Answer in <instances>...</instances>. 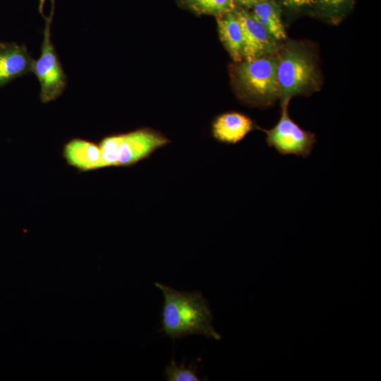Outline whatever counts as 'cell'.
<instances>
[{"label":"cell","instance_id":"obj_1","mask_svg":"<svg viewBox=\"0 0 381 381\" xmlns=\"http://www.w3.org/2000/svg\"><path fill=\"white\" fill-rule=\"evenodd\" d=\"M164 296L162 313V331L175 339L190 334H201L216 340L221 335L212 325V315L207 301L198 291L174 289L156 282Z\"/></svg>","mask_w":381,"mask_h":381},{"label":"cell","instance_id":"obj_2","mask_svg":"<svg viewBox=\"0 0 381 381\" xmlns=\"http://www.w3.org/2000/svg\"><path fill=\"white\" fill-rule=\"evenodd\" d=\"M277 73L282 109L287 108L292 97L313 85L317 76L308 56L295 47H287L278 58Z\"/></svg>","mask_w":381,"mask_h":381},{"label":"cell","instance_id":"obj_3","mask_svg":"<svg viewBox=\"0 0 381 381\" xmlns=\"http://www.w3.org/2000/svg\"><path fill=\"white\" fill-rule=\"evenodd\" d=\"M277 61L278 59L263 56L245 61L237 68V78L245 92L265 105L280 97Z\"/></svg>","mask_w":381,"mask_h":381},{"label":"cell","instance_id":"obj_4","mask_svg":"<svg viewBox=\"0 0 381 381\" xmlns=\"http://www.w3.org/2000/svg\"><path fill=\"white\" fill-rule=\"evenodd\" d=\"M167 143L166 138L149 130H138L105 138L106 146L115 166L133 164Z\"/></svg>","mask_w":381,"mask_h":381},{"label":"cell","instance_id":"obj_5","mask_svg":"<svg viewBox=\"0 0 381 381\" xmlns=\"http://www.w3.org/2000/svg\"><path fill=\"white\" fill-rule=\"evenodd\" d=\"M266 133V143L280 155H294L308 157L316 143L315 133L305 131L289 115L287 108L282 109L279 120Z\"/></svg>","mask_w":381,"mask_h":381},{"label":"cell","instance_id":"obj_6","mask_svg":"<svg viewBox=\"0 0 381 381\" xmlns=\"http://www.w3.org/2000/svg\"><path fill=\"white\" fill-rule=\"evenodd\" d=\"M51 20L52 16L46 19L41 54L33 68L40 84V98L44 103L57 98L66 84V75L51 40Z\"/></svg>","mask_w":381,"mask_h":381},{"label":"cell","instance_id":"obj_7","mask_svg":"<svg viewBox=\"0 0 381 381\" xmlns=\"http://www.w3.org/2000/svg\"><path fill=\"white\" fill-rule=\"evenodd\" d=\"M235 16L241 28L243 57L246 61L263 57L276 50V40L253 15L238 11Z\"/></svg>","mask_w":381,"mask_h":381},{"label":"cell","instance_id":"obj_8","mask_svg":"<svg viewBox=\"0 0 381 381\" xmlns=\"http://www.w3.org/2000/svg\"><path fill=\"white\" fill-rule=\"evenodd\" d=\"M35 61L24 46L4 44L0 49V87L17 77L33 72Z\"/></svg>","mask_w":381,"mask_h":381},{"label":"cell","instance_id":"obj_9","mask_svg":"<svg viewBox=\"0 0 381 381\" xmlns=\"http://www.w3.org/2000/svg\"><path fill=\"white\" fill-rule=\"evenodd\" d=\"M254 127L253 121L248 116L231 111L216 119L213 123L212 133L220 142L236 144L241 141Z\"/></svg>","mask_w":381,"mask_h":381},{"label":"cell","instance_id":"obj_10","mask_svg":"<svg viewBox=\"0 0 381 381\" xmlns=\"http://www.w3.org/2000/svg\"><path fill=\"white\" fill-rule=\"evenodd\" d=\"M64 156L71 166L81 171L102 168L99 145L86 140L77 138L70 140L64 146Z\"/></svg>","mask_w":381,"mask_h":381},{"label":"cell","instance_id":"obj_11","mask_svg":"<svg viewBox=\"0 0 381 381\" xmlns=\"http://www.w3.org/2000/svg\"><path fill=\"white\" fill-rule=\"evenodd\" d=\"M220 39L233 60L241 61L243 59V36L241 28L235 14L226 12L217 18Z\"/></svg>","mask_w":381,"mask_h":381},{"label":"cell","instance_id":"obj_12","mask_svg":"<svg viewBox=\"0 0 381 381\" xmlns=\"http://www.w3.org/2000/svg\"><path fill=\"white\" fill-rule=\"evenodd\" d=\"M253 16L275 40L286 38V32L279 14L270 3L261 1L255 4Z\"/></svg>","mask_w":381,"mask_h":381},{"label":"cell","instance_id":"obj_13","mask_svg":"<svg viewBox=\"0 0 381 381\" xmlns=\"http://www.w3.org/2000/svg\"><path fill=\"white\" fill-rule=\"evenodd\" d=\"M164 375L168 381H199L195 368L178 365L174 360L165 368Z\"/></svg>","mask_w":381,"mask_h":381},{"label":"cell","instance_id":"obj_14","mask_svg":"<svg viewBox=\"0 0 381 381\" xmlns=\"http://www.w3.org/2000/svg\"><path fill=\"white\" fill-rule=\"evenodd\" d=\"M198 7L205 12L224 13L232 8V0H195Z\"/></svg>","mask_w":381,"mask_h":381},{"label":"cell","instance_id":"obj_15","mask_svg":"<svg viewBox=\"0 0 381 381\" xmlns=\"http://www.w3.org/2000/svg\"><path fill=\"white\" fill-rule=\"evenodd\" d=\"M346 0H319L320 3L332 8H338L342 6Z\"/></svg>","mask_w":381,"mask_h":381},{"label":"cell","instance_id":"obj_16","mask_svg":"<svg viewBox=\"0 0 381 381\" xmlns=\"http://www.w3.org/2000/svg\"><path fill=\"white\" fill-rule=\"evenodd\" d=\"M315 1V0H284L287 5L295 7L311 5Z\"/></svg>","mask_w":381,"mask_h":381},{"label":"cell","instance_id":"obj_17","mask_svg":"<svg viewBox=\"0 0 381 381\" xmlns=\"http://www.w3.org/2000/svg\"><path fill=\"white\" fill-rule=\"evenodd\" d=\"M243 5L250 6H254L255 4L263 1V0H238Z\"/></svg>","mask_w":381,"mask_h":381},{"label":"cell","instance_id":"obj_18","mask_svg":"<svg viewBox=\"0 0 381 381\" xmlns=\"http://www.w3.org/2000/svg\"><path fill=\"white\" fill-rule=\"evenodd\" d=\"M45 1L46 0H40L39 1V11L40 12V13L43 14V8H44V3H45Z\"/></svg>","mask_w":381,"mask_h":381},{"label":"cell","instance_id":"obj_19","mask_svg":"<svg viewBox=\"0 0 381 381\" xmlns=\"http://www.w3.org/2000/svg\"><path fill=\"white\" fill-rule=\"evenodd\" d=\"M4 44L0 42V49L4 47Z\"/></svg>","mask_w":381,"mask_h":381}]
</instances>
